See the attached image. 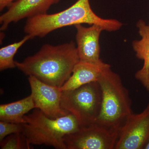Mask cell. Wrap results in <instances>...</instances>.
I'll return each instance as SVG.
<instances>
[{"mask_svg":"<svg viewBox=\"0 0 149 149\" xmlns=\"http://www.w3.org/2000/svg\"><path fill=\"white\" fill-rule=\"evenodd\" d=\"M1 143V149H29L31 145L22 133H14L7 136Z\"/></svg>","mask_w":149,"mask_h":149,"instance_id":"obj_15","label":"cell"},{"mask_svg":"<svg viewBox=\"0 0 149 149\" xmlns=\"http://www.w3.org/2000/svg\"><path fill=\"white\" fill-rule=\"evenodd\" d=\"M137 27L141 39L134 40L132 46L136 57L143 61L144 63L142 68L136 72L135 76L149 92V26L141 19L137 23Z\"/></svg>","mask_w":149,"mask_h":149,"instance_id":"obj_12","label":"cell"},{"mask_svg":"<svg viewBox=\"0 0 149 149\" xmlns=\"http://www.w3.org/2000/svg\"><path fill=\"white\" fill-rule=\"evenodd\" d=\"M148 25H149V24H148Z\"/></svg>","mask_w":149,"mask_h":149,"instance_id":"obj_19","label":"cell"},{"mask_svg":"<svg viewBox=\"0 0 149 149\" xmlns=\"http://www.w3.org/2000/svg\"><path fill=\"white\" fill-rule=\"evenodd\" d=\"M110 67L103 61L95 63L80 61L74 67L70 77L61 88L62 91L74 90L97 81L104 70Z\"/></svg>","mask_w":149,"mask_h":149,"instance_id":"obj_11","label":"cell"},{"mask_svg":"<svg viewBox=\"0 0 149 149\" xmlns=\"http://www.w3.org/2000/svg\"><path fill=\"white\" fill-rule=\"evenodd\" d=\"M118 135V131L94 124L66 135L64 141L67 149H113Z\"/></svg>","mask_w":149,"mask_h":149,"instance_id":"obj_6","label":"cell"},{"mask_svg":"<svg viewBox=\"0 0 149 149\" xmlns=\"http://www.w3.org/2000/svg\"><path fill=\"white\" fill-rule=\"evenodd\" d=\"M28 81L35 108L52 118L62 117L69 113L62 109V91L61 88L48 85L32 76H29Z\"/></svg>","mask_w":149,"mask_h":149,"instance_id":"obj_8","label":"cell"},{"mask_svg":"<svg viewBox=\"0 0 149 149\" xmlns=\"http://www.w3.org/2000/svg\"><path fill=\"white\" fill-rule=\"evenodd\" d=\"M31 37L26 35L24 38L18 42L11 44L0 49V70L16 68L15 61L13 58L19 48L23 45Z\"/></svg>","mask_w":149,"mask_h":149,"instance_id":"obj_14","label":"cell"},{"mask_svg":"<svg viewBox=\"0 0 149 149\" xmlns=\"http://www.w3.org/2000/svg\"><path fill=\"white\" fill-rule=\"evenodd\" d=\"M98 83L101 89V109L95 124L119 131L127 118L133 113L129 92L120 76L111 69L105 70Z\"/></svg>","mask_w":149,"mask_h":149,"instance_id":"obj_3","label":"cell"},{"mask_svg":"<svg viewBox=\"0 0 149 149\" xmlns=\"http://www.w3.org/2000/svg\"><path fill=\"white\" fill-rule=\"evenodd\" d=\"M22 133L30 145H45L67 149L65 136L81 126L74 116L68 113L57 118L48 117L38 109L25 115Z\"/></svg>","mask_w":149,"mask_h":149,"instance_id":"obj_4","label":"cell"},{"mask_svg":"<svg viewBox=\"0 0 149 149\" xmlns=\"http://www.w3.org/2000/svg\"><path fill=\"white\" fill-rule=\"evenodd\" d=\"M102 103L101 89L97 81L62 92V109L74 116L81 127L95 124Z\"/></svg>","mask_w":149,"mask_h":149,"instance_id":"obj_5","label":"cell"},{"mask_svg":"<svg viewBox=\"0 0 149 149\" xmlns=\"http://www.w3.org/2000/svg\"><path fill=\"white\" fill-rule=\"evenodd\" d=\"M74 26L77 29V49L80 61L95 63L102 62L99 39L102 31H104L103 28L96 24L90 27L82 24Z\"/></svg>","mask_w":149,"mask_h":149,"instance_id":"obj_10","label":"cell"},{"mask_svg":"<svg viewBox=\"0 0 149 149\" xmlns=\"http://www.w3.org/2000/svg\"><path fill=\"white\" fill-rule=\"evenodd\" d=\"M83 24H98L108 32L117 31L122 26V23L116 19H106L97 16L91 8L89 0H77L71 6L57 13H46L27 18L24 31L32 39L43 38L56 29Z\"/></svg>","mask_w":149,"mask_h":149,"instance_id":"obj_2","label":"cell"},{"mask_svg":"<svg viewBox=\"0 0 149 149\" xmlns=\"http://www.w3.org/2000/svg\"><path fill=\"white\" fill-rule=\"evenodd\" d=\"M23 123L0 121V142L7 136L14 133H21Z\"/></svg>","mask_w":149,"mask_h":149,"instance_id":"obj_16","label":"cell"},{"mask_svg":"<svg viewBox=\"0 0 149 149\" xmlns=\"http://www.w3.org/2000/svg\"><path fill=\"white\" fill-rule=\"evenodd\" d=\"M149 141V102L141 113H131L118 131L115 149H142Z\"/></svg>","mask_w":149,"mask_h":149,"instance_id":"obj_7","label":"cell"},{"mask_svg":"<svg viewBox=\"0 0 149 149\" xmlns=\"http://www.w3.org/2000/svg\"><path fill=\"white\" fill-rule=\"evenodd\" d=\"M80 61L77 47L72 41L58 45H43L40 50L16 67L24 74L32 76L48 85L61 88L72 74Z\"/></svg>","mask_w":149,"mask_h":149,"instance_id":"obj_1","label":"cell"},{"mask_svg":"<svg viewBox=\"0 0 149 149\" xmlns=\"http://www.w3.org/2000/svg\"><path fill=\"white\" fill-rule=\"evenodd\" d=\"M146 149H149V141L148 143V144H147L146 146L145 147V148Z\"/></svg>","mask_w":149,"mask_h":149,"instance_id":"obj_18","label":"cell"},{"mask_svg":"<svg viewBox=\"0 0 149 149\" xmlns=\"http://www.w3.org/2000/svg\"><path fill=\"white\" fill-rule=\"evenodd\" d=\"M19 0H0V11L3 10L6 8H8L13 3Z\"/></svg>","mask_w":149,"mask_h":149,"instance_id":"obj_17","label":"cell"},{"mask_svg":"<svg viewBox=\"0 0 149 149\" xmlns=\"http://www.w3.org/2000/svg\"><path fill=\"white\" fill-rule=\"evenodd\" d=\"M34 109L35 105L31 95L17 101L1 104L0 120L24 123V116Z\"/></svg>","mask_w":149,"mask_h":149,"instance_id":"obj_13","label":"cell"},{"mask_svg":"<svg viewBox=\"0 0 149 149\" xmlns=\"http://www.w3.org/2000/svg\"><path fill=\"white\" fill-rule=\"evenodd\" d=\"M60 0H19L13 3L0 16L1 31H5L12 22L25 18L45 14Z\"/></svg>","mask_w":149,"mask_h":149,"instance_id":"obj_9","label":"cell"}]
</instances>
